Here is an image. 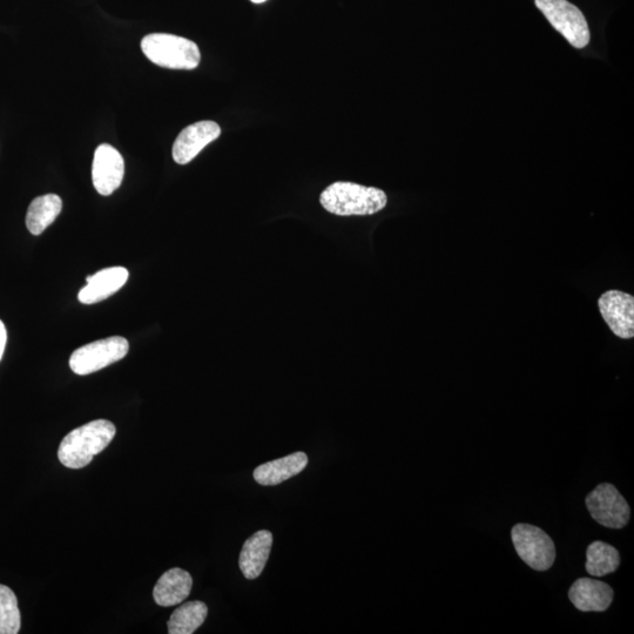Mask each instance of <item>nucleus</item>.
Returning a JSON list of instances; mask_svg holds the SVG:
<instances>
[{"instance_id": "dca6fc26", "label": "nucleus", "mask_w": 634, "mask_h": 634, "mask_svg": "<svg viewBox=\"0 0 634 634\" xmlns=\"http://www.w3.org/2000/svg\"><path fill=\"white\" fill-rule=\"evenodd\" d=\"M63 209V201L57 194H46L31 202L26 214V226L33 235H40L53 224Z\"/></svg>"}, {"instance_id": "f8f14e48", "label": "nucleus", "mask_w": 634, "mask_h": 634, "mask_svg": "<svg viewBox=\"0 0 634 634\" xmlns=\"http://www.w3.org/2000/svg\"><path fill=\"white\" fill-rule=\"evenodd\" d=\"M128 276L130 273L124 267L106 268L94 275L87 276V285L80 290L78 299L83 305H94V303L109 299L125 286Z\"/></svg>"}, {"instance_id": "20e7f679", "label": "nucleus", "mask_w": 634, "mask_h": 634, "mask_svg": "<svg viewBox=\"0 0 634 634\" xmlns=\"http://www.w3.org/2000/svg\"><path fill=\"white\" fill-rule=\"evenodd\" d=\"M546 19L575 49L590 43V29L583 12L568 0H535Z\"/></svg>"}, {"instance_id": "9b49d317", "label": "nucleus", "mask_w": 634, "mask_h": 634, "mask_svg": "<svg viewBox=\"0 0 634 634\" xmlns=\"http://www.w3.org/2000/svg\"><path fill=\"white\" fill-rule=\"evenodd\" d=\"M615 597L610 585L591 578H579L569 591L571 603L583 612H604Z\"/></svg>"}, {"instance_id": "1a4fd4ad", "label": "nucleus", "mask_w": 634, "mask_h": 634, "mask_svg": "<svg viewBox=\"0 0 634 634\" xmlns=\"http://www.w3.org/2000/svg\"><path fill=\"white\" fill-rule=\"evenodd\" d=\"M125 163L123 155L111 145H100L94 153L92 180L96 191L107 197L118 190L123 182Z\"/></svg>"}, {"instance_id": "9d476101", "label": "nucleus", "mask_w": 634, "mask_h": 634, "mask_svg": "<svg viewBox=\"0 0 634 634\" xmlns=\"http://www.w3.org/2000/svg\"><path fill=\"white\" fill-rule=\"evenodd\" d=\"M221 128L215 121H199L182 130L173 145V159L179 165H187L220 137Z\"/></svg>"}, {"instance_id": "4468645a", "label": "nucleus", "mask_w": 634, "mask_h": 634, "mask_svg": "<svg viewBox=\"0 0 634 634\" xmlns=\"http://www.w3.org/2000/svg\"><path fill=\"white\" fill-rule=\"evenodd\" d=\"M308 465V456L305 453H294L260 465L254 470V480L263 487H274L289 478L298 476Z\"/></svg>"}, {"instance_id": "a211bd4d", "label": "nucleus", "mask_w": 634, "mask_h": 634, "mask_svg": "<svg viewBox=\"0 0 634 634\" xmlns=\"http://www.w3.org/2000/svg\"><path fill=\"white\" fill-rule=\"evenodd\" d=\"M620 565V555L616 548L604 542H593L586 550L585 569L592 577H604L616 572Z\"/></svg>"}, {"instance_id": "6e6552de", "label": "nucleus", "mask_w": 634, "mask_h": 634, "mask_svg": "<svg viewBox=\"0 0 634 634\" xmlns=\"http://www.w3.org/2000/svg\"><path fill=\"white\" fill-rule=\"evenodd\" d=\"M598 308L613 334L619 339H633L634 298L632 295L620 290H609L600 296Z\"/></svg>"}, {"instance_id": "7ed1b4c3", "label": "nucleus", "mask_w": 634, "mask_h": 634, "mask_svg": "<svg viewBox=\"0 0 634 634\" xmlns=\"http://www.w3.org/2000/svg\"><path fill=\"white\" fill-rule=\"evenodd\" d=\"M141 50L155 65L172 70H194L200 64L197 44L186 38L152 33L141 40Z\"/></svg>"}, {"instance_id": "ddd939ff", "label": "nucleus", "mask_w": 634, "mask_h": 634, "mask_svg": "<svg viewBox=\"0 0 634 634\" xmlns=\"http://www.w3.org/2000/svg\"><path fill=\"white\" fill-rule=\"evenodd\" d=\"M273 535L271 531L261 530L249 537L240 553L239 566L247 579L261 576L271 556Z\"/></svg>"}, {"instance_id": "423d86ee", "label": "nucleus", "mask_w": 634, "mask_h": 634, "mask_svg": "<svg viewBox=\"0 0 634 634\" xmlns=\"http://www.w3.org/2000/svg\"><path fill=\"white\" fill-rule=\"evenodd\" d=\"M130 350V343L121 336L89 343L71 355L70 367L74 374L90 375L111 364L123 360Z\"/></svg>"}, {"instance_id": "f03ea898", "label": "nucleus", "mask_w": 634, "mask_h": 634, "mask_svg": "<svg viewBox=\"0 0 634 634\" xmlns=\"http://www.w3.org/2000/svg\"><path fill=\"white\" fill-rule=\"evenodd\" d=\"M320 202L327 212L350 217V215H373L387 206V194L379 188L335 182L323 191Z\"/></svg>"}, {"instance_id": "f3484780", "label": "nucleus", "mask_w": 634, "mask_h": 634, "mask_svg": "<svg viewBox=\"0 0 634 634\" xmlns=\"http://www.w3.org/2000/svg\"><path fill=\"white\" fill-rule=\"evenodd\" d=\"M208 615V607L200 600L188 602L178 607L168 620V633L170 634H192L205 623Z\"/></svg>"}, {"instance_id": "f257e3e1", "label": "nucleus", "mask_w": 634, "mask_h": 634, "mask_svg": "<svg viewBox=\"0 0 634 634\" xmlns=\"http://www.w3.org/2000/svg\"><path fill=\"white\" fill-rule=\"evenodd\" d=\"M116 433V426L107 420L92 421L72 430L59 445L60 463L69 469L85 468L94 456L109 447Z\"/></svg>"}, {"instance_id": "2eb2a0df", "label": "nucleus", "mask_w": 634, "mask_h": 634, "mask_svg": "<svg viewBox=\"0 0 634 634\" xmlns=\"http://www.w3.org/2000/svg\"><path fill=\"white\" fill-rule=\"evenodd\" d=\"M193 579L185 570L174 568L168 570L158 580L153 590L155 603L170 607L178 605L190 596Z\"/></svg>"}, {"instance_id": "39448f33", "label": "nucleus", "mask_w": 634, "mask_h": 634, "mask_svg": "<svg viewBox=\"0 0 634 634\" xmlns=\"http://www.w3.org/2000/svg\"><path fill=\"white\" fill-rule=\"evenodd\" d=\"M517 555L536 571H546L556 561V546L551 537L538 526L517 524L511 530Z\"/></svg>"}, {"instance_id": "6ab92c4d", "label": "nucleus", "mask_w": 634, "mask_h": 634, "mask_svg": "<svg viewBox=\"0 0 634 634\" xmlns=\"http://www.w3.org/2000/svg\"><path fill=\"white\" fill-rule=\"evenodd\" d=\"M20 624L22 619L15 592L0 584V634H17Z\"/></svg>"}, {"instance_id": "aec40b11", "label": "nucleus", "mask_w": 634, "mask_h": 634, "mask_svg": "<svg viewBox=\"0 0 634 634\" xmlns=\"http://www.w3.org/2000/svg\"><path fill=\"white\" fill-rule=\"evenodd\" d=\"M6 341H8V332H6V327L3 321H0V361L3 359Z\"/></svg>"}, {"instance_id": "412c9836", "label": "nucleus", "mask_w": 634, "mask_h": 634, "mask_svg": "<svg viewBox=\"0 0 634 634\" xmlns=\"http://www.w3.org/2000/svg\"><path fill=\"white\" fill-rule=\"evenodd\" d=\"M251 2H253L255 4H261V3H265L266 0H251Z\"/></svg>"}, {"instance_id": "0eeeda50", "label": "nucleus", "mask_w": 634, "mask_h": 634, "mask_svg": "<svg viewBox=\"0 0 634 634\" xmlns=\"http://www.w3.org/2000/svg\"><path fill=\"white\" fill-rule=\"evenodd\" d=\"M585 504L592 518L605 528L623 529L630 522V505L615 485L599 484L586 496Z\"/></svg>"}]
</instances>
